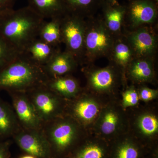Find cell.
Here are the masks:
<instances>
[{
    "label": "cell",
    "instance_id": "9",
    "mask_svg": "<svg viewBox=\"0 0 158 158\" xmlns=\"http://www.w3.org/2000/svg\"><path fill=\"white\" fill-rule=\"evenodd\" d=\"M114 39L104 23H86L84 55L91 59L105 56L111 52Z\"/></svg>",
    "mask_w": 158,
    "mask_h": 158
},
{
    "label": "cell",
    "instance_id": "13",
    "mask_svg": "<svg viewBox=\"0 0 158 158\" xmlns=\"http://www.w3.org/2000/svg\"><path fill=\"white\" fill-rule=\"evenodd\" d=\"M109 144V158H143L154 148L145 147L129 131L113 139Z\"/></svg>",
    "mask_w": 158,
    "mask_h": 158
},
{
    "label": "cell",
    "instance_id": "33",
    "mask_svg": "<svg viewBox=\"0 0 158 158\" xmlns=\"http://www.w3.org/2000/svg\"><path fill=\"white\" fill-rule=\"evenodd\" d=\"M19 158H37L34 156L30 155L27 154L25 155L21 156Z\"/></svg>",
    "mask_w": 158,
    "mask_h": 158
},
{
    "label": "cell",
    "instance_id": "5",
    "mask_svg": "<svg viewBox=\"0 0 158 158\" xmlns=\"http://www.w3.org/2000/svg\"><path fill=\"white\" fill-rule=\"evenodd\" d=\"M129 132L144 145L152 149L158 147V113L151 103L127 110Z\"/></svg>",
    "mask_w": 158,
    "mask_h": 158
},
{
    "label": "cell",
    "instance_id": "7",
    "mask_svg": "<svg viewBox=\"0 0 158 158\" xmlns=\"http://www.w3.org/2000/svg\"><path fill=\"white\" fill-rule=\"evenodd\" d=\"M83 89L75 98L66 100L65 114L76 120L89 133L104 106L109 101Z\"/></svg>",
    "mask_w": 158,
    "mask_h": 158
},
{
    "label": "cell",
    "instance_id": "15",
    "mask_svg": "<svg viewBox=\"0 0 158 158\" xmlns=\"http://www.w3.org/2000/svg\"><path fill=\"white\" fill-rule=\"evenodd\" d=\"M128 43L136 58H151L156 48V38L146 28L138 29L130 34Z\"/></svg>",
    "mask_w": 158,
    "mask_h": 158
},
{
    "label": "cell",
    "instance_id": "16",
    "mask_svg": "<svg viewBox=\"0 0 158 158\" xmlns=\"http://www.w3.org/2000/svg\"><path fill=\"white\" fill-rule=\"evenodd\" d=\"M125 74L126 79L138 85L152 82L155 77L153 60L151 58L133 59L126 68Z\"/></svg>",
    "mask_w": 158,
    "mask_h": 158
},
{
    "label": "cell",
    "instance_id": "35",
    "mask_svg": "<svg viewBox=\"0 0 158 158\" xmlns=\"http://www.w3.org/2000/svg\"><path fill=\"white\" fill-rule=\"evenodd\" d=\"M156 1H158V0H156Z\"/></svg>",
    "mask_w": 158,
    "mask_h": 158
},
{
    "label": "cell",
    "instance_id": "8",
    "mask_svg": "<svg viewBox=\"0 0 158 158\" xmlns=\"http://www.w3.org/2000/svg\"><path fill=\"white\" fill-rule=\"evenodd\" d=\"M26 93L43 123L65 115L66 100L45 85L39 86Z\"/></svg>",
    "mask_w": 158,
    "mask_h": 158
},
{
    "label": "cell",
    "instance_id": "32",
    "mask_svg": "<svg viewBox=\"0 0 158 158\" xmlns=\"http://www.w3.org/2000/svg\"><path fill=\"white\" fill-rule=\"evenodd\" d=\"M143 158H158V147L152 149Z\"/></svg>",
    "mask_w": 158,
    "mask_h": 158
},
{
    "label": "cell",
    "instance_id": "14",
    "mask_svg": "<svg viewBox=\"0 0 158 158\" xmlns=\"http://www.w3.org/2000/svg\"><path fill=\"white\" fill-rule=\"evenodd\" d=\"M110 144L90 133L65 158H109Z\"/></svg>",
    "mask_w": 158,
    "mask_h": 158
},
{
    "label": "cell",
    "instance_id": "3",
    "mask_svg": "<svg viewBox=\"0 0 158 158\" xmlns=\"http://www.w3.org/2000/svg\"><path fill=\"white\" fill-rule=\"evenodd\" d=\"M41 130L52 158H65L90 133L66 114L43 123Z\"/></svg>",
    "mask_w": 158,
    "mask_h": 158
},
{
    "label": "cell",
    "instance_id": "19",
    "mask_svg": "<svg viewBox=\"0 0 158 158\" xmlns=\"http://www.w3.org/2000/svg\"><path fill=\"white\" fill-rule=\"evenodd\" d=\"M21 128L12 106L0 97V141L12 138Z\"/></svg>",
    "mask_w": 158,
    "mask_h": 158
},
{
    "label": "cell",
    "instance_id": "27",
    "mask_svg": "<svg viewBox=\"0 0 158 158\" xmlns=\"http://www.w3.org/2000/svg\"><path fill=\"white\" fill-rule=\"evenodd\" d=\"M124 12L120 9L110 10L106 15L105 25L111 33H117L121 29Z\"/></svg>",
    "mask_w": 158,
    "mask_h": 158
},
{
    "label": "cell",
    "instance_id": "12",
    "mask_svg": "<svg viewBox=\"0 0 158 158\" xmlns=\"http://www.w3.org/2000/svg\"><path fill=\"white\" fill-rule=\"evenodd\" d=\"M12 107L22 128L40 130L43 123L25 92H9Z\"/></svg>",
    "mask_w": 158,
    "mask_h": 158
},
{
    "label": "cell",
    "instance_id": "31",
    "mask_svg": "<svg viewBox=\"0 0 158 158\" xmlns=\"http://www.w3.org/2000/svg\"><path fill=\"white\" fill-rule=\"evenodd\" d=\"M13 0H0V11L10 10Z\"/></svg>",
    "mask_w": 158,
    "mask_h": 158
},
{
    "label": "cell",
    "instance_id": "10",
    "mask_svg": "<svg viewBox=\"0 0 158 158\" xmlns=\"http://www.w3.org/2000/svg\"><path fill=\"white\" fill-rule=\"evenodd\" d=\"M86 23L76 16L62 18L61 40L65 44V50L79 59L84 56L85 38Z\"/></svg>",
    "mask_w": 158,
    "mask_h": 158
},
{
    "label": "cell",
    "instance_id": "21",
    "mask_svg": "<svg viewBox=\"0 0 158 158\" xmlns=\"http://www.w3.org/2000/svg\"><path fill=\"white\" fill-rule=\"evenodd\" d=\"M156 15V13L154 6L146 1L136 2L133 4L130 9L131 24L134 27L153 22Z\"/></svg>",
    "mask_w": 158,
    "mask_h": 158
},
{
    "label": "cell",
    "instance_id": "26",
    "mask_svg": "<svg viewBox=\"0 0 158 158\" xmlns=\"http://www.w3.org/2000/svg\"><path fill=\"white\" fill-rule=\"evenodd\" d=\"M121 94L120 103L124 110L136 107L140 104L138 89L135 85L125 86Z\"/></svg>",
    "mask_w": 158,
    "mask_h": 158
},
{
    "label": "cell",
    "instance_id": "18",
    "mask_svg": "<svg viewBox=\"0 0 158 158\" xmlns=\"http://www.w3.org/2000/svg\"><path fill=\"white\" fill-rule=\"evenodd\" d=\"M44 85L65 100L75 98L84 89L81 87L78 81L70 74L49 78Z\"/></svg>",
    "mask_w": 158,
    "mask_h": 158
},
{
    "label": "cell",
    "instance_id": "23",
    "mask_svg": "<svg viewBox=\"0 0 158 158\" xmlns=\"http://www.w3.org/2000/svg\"><path fill=\"white\" fill-rule=\"evenodd\" d=\"M31 8L43 18L52 19L62 18L63 11L62 0H29Z\"/></svg>",
    "mask_w": 158,
    "mask_h": 158
},
{
    "label": "cell",
    "instance_id": "20",
    "mask_svg": "<svg viewBox=\"0 0 158 158\" xmlns=\"http://www.w3.org/2000/svg\"><path fill=\"white\" fill-rule=\"evenodd\" d=\"M58 48L50 45L37 37L30 44L24 53L36 64L46 65L56 53Z\"/></svg>",
    "mask_w": 158,
    "mask_h": 158
},
{
    "label": "cell",
    "instance_id": "34",
    "mask_svg": "<svg viewBox=\"0 0 158 158\" xmlns=\"http://www.w3.org/2000/svg\"><path fill=\"white\" fill-rule=\"evenodd\" d=\"M6 11H0V16H2L4 13H5V12H6Z\"/></svg>",
    "mask_w": 158,
    "mask_h": 158
},
{
    "label": "cell",
    "instance_id": "30",
    "mask_svg": "<svg viewBox=\"0 0 158 158\" xmlns=\"http://www.w3.org/2000/svg\"><path fill=\"white\" fill-rule=\"evenodd\" d=\"M93 0H67V2L74 7H85L90 4Z\"/></svg>",
    "mask_w": 158,
    "mask_h": 158
},
{
    "label": "cell",
    "instance_id": "1",
    "mask_svg": "<svg viewBox=\"0 0 158 158\" xmlns=\"http://www.w3.org/2000/svg\"><path fill=\"white\" fill-rule=\"evenodd\" d=\"M44 19L31 8L11 11L0 16V35L18 50L24 53L38 32Z\"/></svg>",
    "mask_w": 158,
    "mask_h": 158
},
{
    "label": "cell",
    "instance_id": "2",
    "mask_svg": "<svg viewBox=\"0 0 158 158\" xmlns=\"http://www.w3.org/2000/svg\"><path fill=\"white\" fill-rule=\"evenodd\" d=\"M48 78L42 66L24 52L0 70V90L27 93L45 85Z\"/></svg>",
    "mask_w": 158,
    "mask_h": 158
},
{
    "label": "cell",
    "instance_id": "24",
    "mask_svg": "<svg viewBox=\"0 0 158 158\" xmlns=\"http://www.w3.org/2000/svg\"><path fill=\"white\" fill-rule=\"evenodd\" d=\"M111 52L115 65L125 71L134 56L129 44L121 40L114 42Z\"/></svg>",
    "mask_w": 158,
    "mask_h": 158
},
{
    "label": "cell",
    "instance_id": "25",
    "mask_svg": "<svg viewBox=\"0 0 158 158\" xmlns=\"http://www.w3.org/2000/svg\"><path fill=\"white\" fill-rule=\"evenodd\" d=\"M22 53L0 35V70Z\"/></svg>",
    "mask_w": 158,
    "mask_h": 158
},
{
    "label": "cell",
    "instance_id": "22",
    "mask_svg": "<svg viewBox=\"0 0 158 158\" xmlns=\"http://www.w3.org/2000/svg\"><path fill=\"white\" fill-rule=\"evenodd\" d=\"M62 18L52 19L42 23L38 32V38L50 45L58 48L62 43L61 23Z\"/></svg>",
    "mask_w": 158,
    "mask_h": 158
},
{
    "label": "cell",
    "instance_id": "11",
    "mask_svg": "<svg viewBox=\"0 0 158 158\" xmlns=\"http://www.w3.org/2000/svg\"><path fill=\"white\" fill-rule=\"evenodd\" d=\"M12 138L27 154L37 158H52L50 146L41 129L22 128Z\"/></svg>",
    "mask_w": 158,
    "mask_h": 158
},
{
    "label": "cell",
    "instance_id": "17",
    "mask_svg": "<svg viewBox=\"0 0 158 158\" xmlns=\"http://www.w3.org/2000/svg\"><path fill=\"white\" fill-rule=\"evenodd\" d=\"M78 62L72 54L65 50L61 52L59 49L50 61L42 66L49 78L62 76L76 70Z\"/></svg>",
    "mask_w": 158,
    "mask_h": 158
},
{
    "label": "cell",
    "instance_id": "4",
    "mask_svg": "<svg viewBox=\"0 0 158 158\" xmlns=\"http://www.w3.org/2000/svg\"><path fill=\"white\" fill-rule=\"evenodd\" d=\"M86 79L85 89L89 92L107 100L120 98L119 89L126 84L125 71L115 65L104 68H85Z\"/></svg>",
    "mask_w": 158,
    "mask_h": 158
},
{
    "label": "cell",
    "instance_id": "6",
    "mask_svg": "<svg viewBox=\"0 0 158 158\" xmlns=\"http://www.w3.org/2000/svg\"><path fill=\"white\" fill-rule=\"evenodd\" d=\"M128 131L127 111L122 107L118 98L110 100L104 106L91 133L109 143Z\"/></svg>",
    "mask_w": 158,
    "mask_h": 158
},
{
    "label": "cell",
    "instance_id": "29",
    "mask_svg": "<svg viewBox=\"0 0 158 158\" xmlns=\"http://www.w3.org/2000/svg\"><path fill=\"white\" fill-rule=\"evenodd\" d=\"M10 140L0 141V158H10L11 156Z\"/></svg>",
    "mask_w": 158,
    "mask_h": 158
},
{
    "label": "cell",
    "instance_id": "28",
    "mask_svg": "<svg viewBox=\"0 0 158 158\" xmlns=\"http://www.w3.org/2000/svg\"><path fill=\"white\" fill-rule=\"evenodd\" d=\"M140 101L145 104L149 103L156 100L158 97V90L152 89L144 85L137 87Z\"/></svg>",
    "mask_w": 158,
    "mask_h": 158
}]
</instances>
